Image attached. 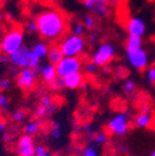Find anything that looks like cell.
I'll use <instances>...</instances> for the list:
<instances>
[{
	"instance_id": "6da1fadb",
	"label": "cell",
	"mask_w": 155,
	"mask_h": 156,
	"mask_svg": "<svg viewBox=\"0 0 155 156\" xmlns=\"http://www.w3.org/2000/svg\"><path fill=\"white\" fill-rule=\"evenodd\" d=\"M37 32L46 41L59 40L67 29L66 17L61 11L46 10L37 15L36 17Z\"/></svg>"
},
{
	"instance_id": "7a4b0ae2",
	"label": "cell",
	"mask_w": 155,
	"mask_h": 156,
	"mask_svg": "<svg viewBox=\"0 0 155 156\" xmlns=\"http://www.w3.org/2000/svg\"><path fill=\"white\" fill-rule=\"evenodd\" d=\"M24 46V32L20 29H13L4 35L0 42V51L3 55L10 56Z\"/></svg>"
},
{
	"instance_id": "3957f363",
	"label": "cell",
	"mask_w": 155,
	"mask_h": 156,
	"mask_svg": "<svg viewBox=\"0 0 155 156\" xmlns=\"http://www.w3.org/2000/svg\"><path fill=\"white\" fill-rule=\"evenodd\" d=\"M60 48L65 57H78L86 48V41L82 36L71 34L61 41Z\"/></svg>"
},
{
	"instance_id": "277c9868",
	"label": "cell",
	"mask_w": 155,
	"mask_h": 156,
	"mask_svg": "<svg viewBox=\"0 0 155 156\" xmlns=\"http://www.w3.org/2000/svg\"><path fill=\"white\" fill-rule=\"evenodd\" d=\"M115 47L109 42H102L92 55V62L97 67H103L109 65L115 57Z\"/></svg>"
},
{
	"instance_id": "5b68a950",
	"label": "cell",
	"mask_w": 155,
	"mask_h": 156,
	"mask_svg": "<svg viewBox=\"0 0 155 156\" xmlns=\"http://www.w3.org/2000/svg\"><path fill=\"white\" fill-rule=\"evenodd\" d=\"M55 67H56L57 78L63 80V78H66L71 74L81 72L82 61L78 57H63Z\"/></svg>"
},
{
	"instance_id": "8992f818",
	"label": "cell",
	"mask_w": 155,
	"mask_h": 156,
	"mask_svg": "<svg viewBox=\"0 0 155 156\" xmlns=\"http://www.w3.org/2000/svg\"><path fill=\"white\" fill-rule=\"evenodd\" d=\"M129 129V113L121 112L108 122V130L115 136H123Z\"/></svg>"
},
{
	"instance_id": "52a82bcc",
	"label": "cell",
	"mask_w": 155,
	"mask_h": 156,
	"mask_svg": "<svg viewBox=\"0 0 155 156\" xmlns=\"http://www.w3.org/2000/svg\"><path fill=\"white\" fill-rule=\"evenodd\" d=\"M37 73L35 69L31 68H23L20 72L17 73L16 77V83L17 87L21 88L25 92H30L35 88L36 86V80H37Z\"/></svg>"
},
{
	"instance_id": "ba28073f",
	"label": "cell",
	"mask_w": 155,
	"mask_h": 156,
	"mask_svg": "<svg viewBox=\"0 0 155 156\" xmlns=\"http://www.w3.org/2000/svg\"><path fill=\"white\" fill-rule=\"evenodd\" d=\"M127 60L133 68L139 69V71L145 69L149 65L148 52L143 47H140L138 50H134V51H128L127 52Z\"/></svg>"
},
{
	"instance_id": "9c48e42d",
	"label": "cell",
	"mask_w": 155,
	"mask_h": 156,
	"mask_svg": "<svg viewBox=\"0 0 155 156\" xmlns=\"http://www.w3.org/2000/svg\"><path fill=\"white\" fill-rule=\"evenodd\" d=\"M30 55H31V50L26 46H23L9 56V61L14 67L21 69L30 68Z\"/></svg>"
},
{
	"instance_id": "30bf717a",
	"label": "cell",
	"mask_w": 155,
	"mask_h": 156,
	"mask_svg": "<svg viewBox=\"0 0 155 156\" xmlns=\"http://www.w3.org/2000/svg\"><path fill=\"white\" fill-rule=\"evenodd\" d=\"M113 2L114 0H82L85 8L99 17H104L109 14V4Z\"/></svg>"
},
{
	"instance_id": "8fae6325",
	"label": "cell",
	"mask_w": 155,
	"mask_h": 156,
	"mask_svg": "<svg viewBox=\"0 0 155 156\" xmlns=\"http://www.w3.org/2000/svg\"><path fill=\"white\" fill-rule=\"evenodd\" d=\"M127 32L129 36H137V37H143L145 31H146V25L144 20L139 16H133L130 17L127 23Z\"/></svg>"
},
{
	"instance_id": "7c38bea8",
	"label": "cell",
	"mask_w": 155,
	"mask_h": 156,
	"mask_svg": "<svg viewBox=\"0 0 155 156\" xmlns=\"http://www.w3.org/2000/svg\"><path fill=\"white\" fill-rule=\"evenodd\" d=\"M35 144L30 135H23L17 141V155L19 156H35Z\"/></svg>"
},
{
	"instance_id": "4fadbf2b",
	"label": "cell",
	"mask_w": 155,
	"mask_h": 156,
	"mask_svg": "<svg viewBox=\"0 0 155 156\" xmlns=\"http://www.w3.org/2000/svg\"><path fill=\"white\" fill-rule=\"evenodd\" d=\"M40 74H41L42 81L46 82V83H49V84H51L52 82H55L57 80L56 67L52 63H47V65L42 66L41 69H40Z\"/></svg>"
},
{
	"instance_id": "5bb4252c",
	"label": "cell",
	"mask_w": 155,
	"mask_h": 156,
	"mask_svg": "<svg viewBox=\"0 0 155 156\" xmlns=\"http://www.w3.org/2000/svg\"><path fill=\"white\" fill-rule=\"evenodd\" d=\"M62 83H63V87H66L68 89H76V88H78V87L82 86V83H83V74L81 72L71 74V76L63 78Z\"/></svg>"
},
{
	"instance_id": "9a60e30c",
	"label": "cell",
	"mask_w": 155,
	"mask_h": 156,
	"mask_svg": "<svg viewBox=\"0 0 155 156\" xmlns=\"http://www.w3.org/2000/svg\"><path fill=\"white\" fill-rule=\"evenodd\" d=\"M134 124H135V126H137V128H142V129L149 128L153 124L151 112L150 113H139L137 116H135Z\"/></svg>"
},
{
	"instance_id": "2e32d148",
	"label": "cell",
	"mask_w": 155,
	"mask_h": 156,
	"mask_svg": "<svg viewBox=\"0 0 155 156\" xmlns=\"http://www.w3.org/2000/svg\"><path fill=\"white\" fill-rule=\"evenodd\" d=\"M63 53L60 48V46H52L49 48V53H47V58H49V63H52V65H57L62 58H63Z\"/></svg>"
},
{
	"instance_id": "e0dca14e",
	"label": "cell",
	"mask_w": 155,
	"mask_h": 156,
	"mask_svg": "<svg viewBox=\"0 0 155 156\" xmlns=\"http://www.w3.org/2000/svg\"><path fill=\"white\" fill-rule=\"evenodd\" d=\"M49 45L42 42V41H38L36 42L32 48H31V52L37 57V58H40V60H42V58L47 57V53H49Z\"/></svg>"
},
{
	"instance_id": "ac0fdd59",
	"label": "cell",
	"mask_w": 155,
	"mask_h": 156,
	"mask_svg": "<svg viewBox=\"0 0 155 156\" xmlns=\"http://www.w3.org/2000/svg\"><path fill=\"white\" fill-rule=\"evenodd\" d=\"M143 47V40L142 37H137V36H129L125 41V52L128 51H134Z\"/></svg>"
},
{
	"instance_id": "d6986e66",
	"label": "cell",
	"mask_w": 155,
	"mask_h": 156,
	"mask_svg": "<svg viewBox=\"0 0 155 156\" xmlns=\"http://www.w3.org/2000/svg\"><path fill=\"white\" fill-rule=\"evenodd\" d=\"M40 129H41V123L38 120H31L25 126V134L30 135V136H34L40 131Z\"/></svg>"
},
{
	"instance_id": "ffe728a7",
	"label": "cell",
	"mask_w": 155,
	"mask_h": 156,
	"mask_svg": "<svg viewBox=\"0 0 155 156\" xmlns=\"http://www.w3.org/2000/svg\"><path fill=\"white\" fill-rule=\"evenodd\" d=\"M92 139H93L94 145H103V144L107 143L108 136H107V134L104 131H97V133L93 134Z\"/></svg>"
},
{
	"instance_id": "44dd1931",
	"label": "cell",
	"mask_w": 155,
	"mask_h": 156,
	"mask_svg": "<svg viewBox=\"0 0 155 156\" xmlns=\"http://www.w3.org/2000/svg\"><path fill=\"white\" fill-rule=\"evenodd\" d=\"M71 31L73 35H77V36H82L86 31V27L82 23H74L71 25Z\"/></svg>"
},
{
	"instance_id": "7402d4cb",
	"label": "cell",
	"mask_w": 155,
	"mask_h": 156,
	"mask_svg": "<svg viewBox=\"0 0 155 156\" xmlns=\"http://www.w3.org/2000/svg\"><path fill=\"white\" fill-rule=\"evenodd\" d=\"M81 156H98V147H97V145L92 144L86 149H83Z\"/></svg>"
},
{
	"instance_id": "603a6c76",
	"label": "cell",
	"mask_w": 155,
	"mask_h": 156,
	"mask_svg": "<svg viewBox=\"0 0 155 156\" xmlns=\"http://www.w3.org/2000/svg\"><path fill=\"white\" fill-rule=\"evenodd\" d=\"M25 118H26L25 112L24 110H20V109L13 112V114H11V119L14 122H16V123H23L25 120Z\"/></svg>"
},
{
	"instance_id": "cb8c5ba5",
	"label": "cell",
	"mask_w": 155,
	"mask_h": 156,
	"mask_svg": "<svg viewBox=\"0 0 155 156\" xmlns=\"http://www.w3.org/2000/svg\"><path fill=\"white\" fill-rule=\"evenodd\" d=\"M82 24L85 25L86 29L92 30V29H94V26H96V19H94V16H92V15H86L85 19H83V21H82Z\"/></svg>"
},
{
	"instance_id": "d4e9b609",
	"label": "cell",
	"mask_w": 155,
	"mask_h": 156,
	"mask_svg": "<svg viewBox=\"0 0 155 156\" xmlns=\"http://www.w3.org/2000/svg\"><path fill=\"white\" fill-rule=\"evenodd\" d=\"M51 136L55 140H59L61 138V125L59 123H53L51 126Z\"/></svg>"
},
{
	"instance_id": "484cf974",
	"label": "cell",
	"mask_w": 155,
	"mask_h": 156,
	"mask_svg": "<svg viewBox=\"0 0 155 156\" xmlns=\"http://www.w3.org/2000/svg\"><path fill=\"white\" fill-rule=\"evenodd\" d=\"M135 87H137V86H135V82L132 81V80H128V81H125V83L123 86V89H124V92L127 94H132L135 90Z\"/></svg>"
},
{
	"instance_id": "4316f807",
	"label": "cell",
	"mask_w": 155,
	"mask_h": 156,
	"mask_svg": "<svg viewBox=\"0 0 155 156\" xmlns=\"http://www.w3.org/2000/svg\"><path fill=\"white\" fill-rule=\"evenodd\" d=\"M47 114H49L47 109L44 108V107H41V105H38V107L36 108V110H35V116H36L37 119H44V118H46Z\"/></svg>"
},
{
	"instance_id": "83f0119b",
	"label": "cell",
	"mask_w": 155,
	"mask_h": 156,
	"mask_svg": "<svg viewBox=\"0 0 155 156\" xmlns=\"http://www.w3.org/2000/svg\"><path fill=\"white\" fill-rule=\"evenodd\" d=\"M145 77L150 83H155V66L148 67L145 71Z\"/></svg>"
},
{
	"instance_id": "f1b7e54d",
	"label": "cell",
	"mask_w": 155,
	"mask_h": 156,
	"mask_svg": "<svg viewBox=\"0 0 155 156\" xmlns=\"http://www.w3.org/2000/svg\"><path fill=\"white\" fill-rule=\"evenodd\" d=\"M40 105L44 107V108H46V109H50L53 105L52 98H51V97H49V95H44L42 98H41V101H40Z\"/></svg>"
},
{
	"instance_id": "f546056e",
	"label": "cell",
	"mask_w": 155,
	"mask_h": 156,
	"mask_svg": "<svg viewBox=\"0 0 155 156\" xmlns=\"http://www.w3.org/2000/svg\"><path fill=\"white\" fill-rule=\"evenodd\" d=\"M11 88V81L9 78H2L0 80V90H8Z\"/></svg>"
},
{
	"instance_id": "4dcf8cb0",
	"label": "cell",
	"mask_w": 155,
	"mask_h": 156,
	"mask_svg": "<svg viewBox=\"0 0 155 156\" xmlns=\"http://www.w3.org/2000/svg\"><path fill=\"white\" fill-rule=\"evenodd\" d=\"M9 103H10L9 98H8L5 94L2 93V90H0V109H6L8 105H9Z\"/></svg>"
},
{
	"instance_id": "1f68e13d",
	"label": "cell",
	"mask_w": 155,
	"mask_h": 156,
	"mask_svg": "<svg viewBox=\"0 0 155 156\" xmlns=\"http://www.w3.org/2000/svg\"><path fill=\"white\" fill-rule=\"evenodd\" d=\"M27 30H29L30 32H32V34L37 32V25H36V19H31V20L29 21V24H27Z\"/></svg>"
},
{
	"instance_id": "d6a6232c",
	"label": "cell",
	"mask_w": 155,
	"mask_h": 156,
	"mask_svg": "<svg viewBox=\"0 0 155 156\" xmlns=\"http://www.w3.org/2000/svg\"><path fill=\"white\" fill-rule=\"evenodd\" d=\"M86 72L87 73H89V74H93V73H96V71H97V68H98V67H97L93 62H89V63H87L86 65Z\"/></svg>"
},
{
	"instance_id": "836d02e7",
	"label": "cell",
	"mask_w": 155,
	"mask_h": 156,
	"mask_svg": "<svg viewBox=\"0 0 155 156\" xmlns=\"http://www.w3.org/2000/svg\"><path fill=\"white\" fill-rule=\"evenodd\" d=\"M35 156H53L49 150H46V151H44V152H40V154H36Z\"/></svg>"
},
{
	"instance_id": "e575fe53",
	"label": "cell",
	"mask_w": 155,
	"mask_h": 156,
	"mask_svg": "<svg viewBox=\"0 0 155 156\" xmlns=\"http://www.w3.org/2000/svg\"><path fill=\"white\" fill-rule=\"evenodd\" d=\"M139 113H150V108L148 107V105H143L142 108H140V112Z\"/></svg>"
},
{
	"instance_id": "d590c367",
	"label": "cell",
	"mask_w": 155,
	"mask_h": 156,
	"mask_svg": "<svg viewBox=\"0 0 155 156\" xmlns=\"http://www.w3.org/2000/svg\"><path fill=\"white\" fill-rule=\"evenodd\" d=\"M5 130V123L4 122H0V134Z\"/></svg>"
},
{
	"instance_id": "8d00e7d4",
	"label": "cell",
	"mask_w": 155,
	"mask_h": 156,
	"mask_svg": "<svg viewBox=\"0 0 155 156\" xmlns=\"http://www.w3.org/2000/svg\"><path fill=\"white\" fill-rule=\"evenodd\" d=\"M2 32H3V25L0 24V34H2Z\"/></svg>"
},
{
	"instance_id": "74e56055",
	"label": "cell",
	"mask_w": 155,
	"mask_h": 156,
	"mask_svg": "<svg viewBox=\"0 0 155 156\" xmlns=\"http://www.w3.org/2000/svg\"><path fill=\"white\" fill-rule=\"evenodd\" d=\"M150 156H155V149H154V151L150 154Z\"/></svg>"
}]
</instances>
